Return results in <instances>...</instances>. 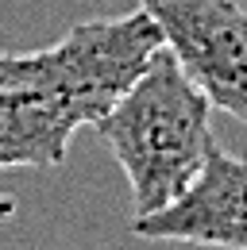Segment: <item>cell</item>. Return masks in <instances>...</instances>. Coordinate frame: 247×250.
<instances>
[{
    "mask_svg": "<svg viewBox=\"0 0 247 250\" xmlns=\"http://www.w3.org/2000/svg\"><path fill=\"white\" fill-rule=\"evenodd\" d=\"M8 73H12V54H0V85H8Z\"/></svg>",
    "mask_w": 247,
    "mask_h": 250,
    "instance_id": "cell-6",
    "label": "cell"
},
{
    "mask_svg": "<svg viewBox=\"0 0 247 250\" xmlns=\"http://www.w3.org/2000/svg\"><path fill=\"white\" fill-rule=\"evenodd\" d=\"M213 100L162 46L139 81L100 116V139L127 173L131 219L166 208L213 150Z\"/></svg>",
    "mask_w": 247,
    "mask_h": 250,
    "instance_id": "cell-1",
    "label": "cell"
},
{
    "mask_svg": "<svg viewBox=\"0 0 247 250\" xmlns=\"http://www.w3.org/2000/svg\"><path fill=\"white\" fill-rule=\"evenodd\" d=\"M201 93L247 124V8L236 0H139Z\"/></svg>",
    "mask_w": 247,
    "mask_h": 250,
    "instance_id": "cell-3",
    "label": "cell"
},
{
    "mask_svg": "<svg viewBox=\"0 0 247 250\" xmlns=\"http://www.w3.org/2000/svg\"><path fill=\"white\" fill-rule=\"evenodd\" d=\"M81 120L58 96L31 85H0V169L62 166Z\"/></svg>",
    "mask_w": 247,
    "mask_h": 250,
    "instance_id": "cell-5",
    "label": "cell"
},
{
    "mask_svg": "<svg viewBox=\"0 0 247 250\" xmlns=\"http://www.w3.org/2000/svg\"><path fill=\"white\" fill-rule=\"evenodd\" d=\"M131 235L154 243L247 250V158L213 143L197 177L166 208L131 219Z\"/></svg>",
    "mask_w": 247,
    "mask_h": 250,
    "instance_id": "cell-4",
    "label": "cell"
},
{
    "mask_svg": "<svg viewBox=\"0 0 247 250\" xmlns=\"http://www.w3.org/2000/svg\"><path fill=\"white\" fill-rule=\"evenodd\" d=\"M162 46L166 39L158 20L139 4L127 16L85 20L70 27L47 50L12 54L8 85H31L39 93L58 96L81 120V127H97Z\"/></svg>",
    "mask_w": 247,
    "mask_h": 250,
    "instance_id": "cell-2",
    "label": "cell"
}]
</instances>
